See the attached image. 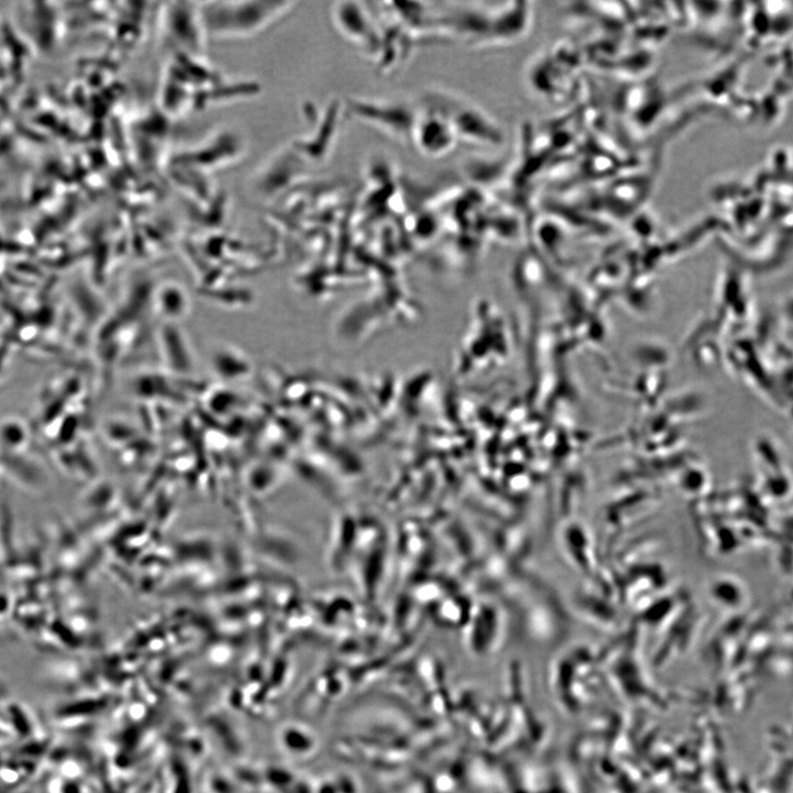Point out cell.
<instances>
[{
  "instance_id": "4",
  "label": "cell",
  "mask_w": 793,
  "mask_h": 793,
  "mask_svg": "<svg viewBox=\"0 0 793 793\" xmlns=\"http://www.w3.org/2000/svg\"><path fill=\"white\" fill-rule=\"evenodd\" d=\"M333 21L339 33L364 52H375L379 33L364 9L358 4L342 3L333 10Z\"/></svg>"
},
{
  "instance_id": "3",
  "label": "cell",
  "mask_w": 793,
  "mask_h": 793,
  "mask_svg": "<svg viewBox=\"0 0 793 793\" xmlns=\"http://www.w3.org/2000/svg\"><path fill=\"white\" fill-rule=\"evenodd\" d=\"M412 141L423 154L436 158L451 152L459 139L450 122L429 108L417 118Z\"/></svg>"
},
{
  "instance_id": "2",
  "label": "cell",
  "mask_w": 793,
  "mask_h": 793,
  "mask_svg": "<svg viewBox=\"0 0 793 793\" xmlns=\"http://www.w3.org/2000/svg\"><path fill=\"white\" fill-rule=\"evenodd\" d=\"M431 109L443 114L453 125L458 139H467L483 145L501 143V133L493 121L477 107L465 101L436 97Z\"/></svg>"
},
{
  "instance_id": "1",
  "label": "cell",
  "mask_w": 793,
  "mask_h": 793,
  "mask_svg": "<svg viewBox=\"0 0 793 793\" xmlns=\"http://www.w3.org/2000/svg\"><path fill=\"white\" fill-rule=\"evenodd\" d=\"M291 3H208L198 10L202 31L217 40L247 38L283 16Z\"/></svg>"
}]
</instances>
